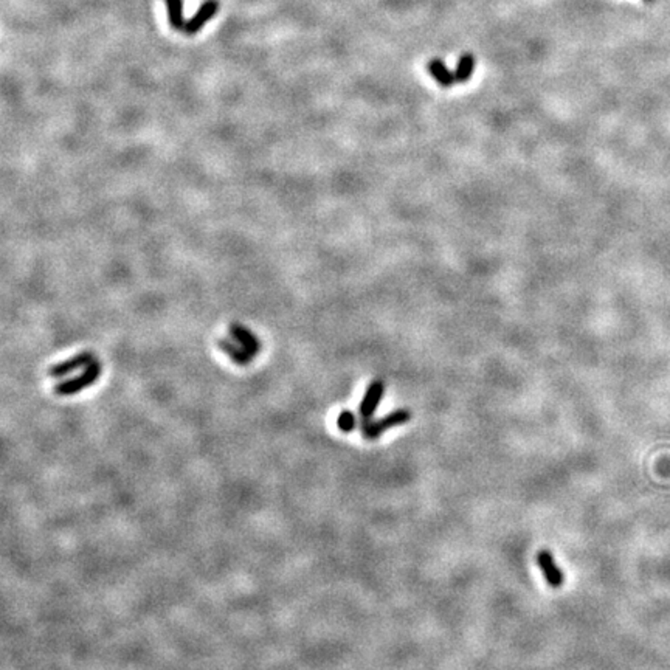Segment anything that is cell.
Here are the masks:
<instances>
[{
	"mask_svg": "<svg viewBox=\"0 0 670 670\" xmlns=\"http://www.w3.org/2000/svg\"><path fill=\"white\" fill-rule=\"evenodd\" d=\"M101 374H103V365L101 362H92L87 368H84L81 374H78V376L72 377V379H67V380H62V382L59 384H56L53 386V393L56 394V396H59V398H68V396H73V394H78V393H81L84 390H87V388H90L92 385H94L98 379L101 377Z\"/></svg>",
	"mask_w": 670,
	"mask_h": 670,
	"instance_id": "cell-1",
	"label": "cell"
},
{
	"mask_svg": "<svg viewBox=\"0 0 670 670\" xmlns=\"http://www.w3.org/2000/svg\"><path fill=\"white\" fill-rule=\"evenodd\" d=\"M412 418H413V413L408 410V408H399V410H394L390 414L384 416V418L362 422V433L365 438L370 441L379 439L385 432H388V430L399 425H405L407 422L412 421Z\"/></svg>",
	"mask_w": 670,
	"mask_h": 670,
	"instance_id": "cell-2",
	"label": "cell"
},
{
	"mask_svg": "<svg viewBox=\"0 0 670 670\" xmlns=\"http://www.w3.org/2000/svg\"><path fill=\"white\" fill-rule=\"evenodd\" d=\"M384 394H385L384 380L380 379L372 380V382L368 385V388H366L362 402L358 404V418H361V422H368L374 419V414H376L380 402H382L384 399Z\"/></svg>",
	"mask_w": 670,
	"mask_h": 670,
	"instance_id": "cell-3",
	"label": "cell"
},
{
	"mask_svg": "<svg viewBox=\"0 0 670 670\" xmlns=\"http://www.w3.org/2000/svg\"><path fill=\"white\" fill-rule=\"evenodd\" d=\"M95 361H96V357H95L94 352L82 351V352H80V354H75L72 357H68L67 361L54 363L53 366L48 368L47 374L53 379H62V377H66V376H68V374H72L75 371L87 368V366Z\"/></svg>",
	"mask_w": 670,
	"mask_h": 670,
	"instance_id": "cell-4",
	"label": "cell"
},
{
	"mask_svg": "<svg viewBox=\"0 0 670 670\" xmlns=\"http://www.w3.org/2000/svg\"><path fill=\"white\" fill-rule=\"evenodd\" d=\"M537 565L541 571L543 577L548 582V585L551 588H560L563 582H565V576H563V571L560 567L555 563L554 555L546 551V549H541L537 554Z\"/></svg>",
	"mask_w": 670,
	"mask_h": 670,
	"instance_id": "cell-5",
	"label": "cell"
},
{
	"mask_svg": "<svg viewBox=\"0 0 670 670\" xmlns=\"http://www.w3.org/2000/svg\"><path fill=\"white\" fill-rule=\"evenodd\" d=\"M217 8H219V3H217V0H207V2L203 3L199 10H197V13L194 14V17H191L189 20H185V24H183L180 33L188 34V36L199 33L202 30V27L205 25L210 19H213L216 16Z\"/></svg>",
	"mask_w": 670,
	"mask_h": 670,
	"instance_id": "cell-6",
	"label": "cell"
},
{
	"mask_svg": "<svg viewBox=\"0 0 670 670\" xmlns=\"http://www.w3.org/2000/svg\"><path fill=\"white\" fill-rule=\"evenodd\" d=\"M230 335L233 340H236L242 348L249 351L253 357L259 354L261 342L249 328L244 326V324H241L239 321H233L230 324Z\"/></svg>",
	"mask_w": 670,
	"mask_h": 670,
	"instance_id": "cell-7",
	"label": "cell"
},
{
	"mask_svg": "<svg viewBox=\"0 0 670 670\" xmlns=\"http://www.w3.org/2000/svg\"><path fill=\"white\" fill-rule=\"evenodd\" d=\"M217 347L231 358L233 363L239 366H247L252 363L253 356L236 340H233V338H219V340H217Z\"/></svg>",
	"mask_w": 670,
	"mask_h": 670,
	"instance_id": "cell-8",
	"label": "cell"
},
{
	"mask_svg": "<svg viewBox=\"0 0 670 670\" xmlns=\"http://www.w3.org/2000/svg\"><path fill=\"white\" fill-rule=\"evenodd\" d=\"M428 72L442 89H450L456 82V76L439 58H433L428 62Z\"/></svg>",
	"mask_w": 670,
	"mask_h": 670,
	"instance_id": "cell-9",
	"label": "cell"
},
{
	"mask_svg": "<svg viewBox=\"0 0 670 670\" xmlns=\"http://www.w3.org/2000/svg\"><path fill=\"white\" fill-rule=\"evenodd\" d=\"M475 66H476V59L472 53H464L460 56L455 70V76H456V82L465 84L472 76H474L475 72Z\"/></svg>",
	"mask_w": 670,
	"mask_h": 670,
	"instance_id": "cell-10",
	"label": "cell"
},
{
	"mask_svg": "<svg viewBox=\"0 0 670 670\" xmlns=\"http://www.w3.org/2000/svg\"><path fill=\"white\" fill-rule=\"evenodd\" d=\"M166 6L169 24H171L174 30L182 31V27L185 24V19H183V0H166Z\"/></svg>",
	"mask_w": 670,
	"mask_h": 670,
	"instance_id": "cell-11",
	"label": "cell"
},
{
	"mask_svg": "<svg viewBox=\"0 0 670 670\" xmlns=\"http://www.w3.org/2000/svg\"><path fill=\"white\" fill-rule=\"evenodd\" d=\"M337 427H338V430H340V432H343V433L354 432L356 427H357V418H356V414L352 413V412H349V410L342 412L340 414H338V418H337Z\"/></svg>",
	"mask_w": 670,
	"mask_h": 670,
	"instance_id": "cell-12",
	"label": "cell"
},
{
	"mask_svg": "<svg viewBox=\"0 0 670 670\" xmlns=\"http://www.w3.org/2000/svg\"><path fill=\"white\" fill-rule=\"evenodd\" d=\"M644 2H653V0H644Z\"/></svg>",
	"mask_w": 670,
	"mask_h": 670,
	"instance_id": "cell-13",
	"label": "cell"
}]
</instances>
